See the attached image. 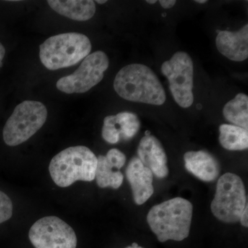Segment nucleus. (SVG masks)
Here are the masks:
<instances>
[{
  "instance_id": "nucleus-18",
  "label": "nucleus",
  "mask_w": 248,
  "mask_h": 248,
  "mask_svg": "<svg viewBox=\"0 0 248 248\" xmlns=\"http://www.w3.org/2000/svg\"><path fill=\"white\" fill-rule=\"evenodd\" d=\"M113 121L120 139L124 140L133 139L141 127V122L138 115L131 112L125 111L113 115Z\"/></svg>"
},
{
  "instance_id": "nucleus-5",
  "label": "nucleus",
  "mask_w": 248,
  "mask_h": 248,
  "mask_svg": "<svg viewBox=\"0 0 248 248\" xmlns=\"http://www.w3.org/2000/svg\"><path fill=\"white\" fill-rule=\"evenodd\" d=\"M46 108L42 102L24 101L16 107L5 124L3 139L9 146H16L27 141L45 124Z\"/></svg>"
},
{
  "instance_id": "nucleus-25",
  "label": "nucleus",
  "mask_w": 248,
  "mask_h": 248,
  "mask_svg": "<svg viewBox=\"0 0 248 248\" xmlns=\"http://www.w3.org/2000/svg\"><path fill=\"white\" fill-rule=\"evenodd\" d=\"M195 2L199 3V4H205V3L208 2L206 0H196Z\"/></svg>"
},
{
  "instance_id": "nucleus-11",
  "label": "nucleus",
  "mask_w": 248,
  "mask_h": 248,
  "mask_svg": "<svg viewBox=\"0 0 248 248\" xmlns=\"http://www.w3.org/2000/svg\"><path fill=\"white\" fill-rule=\"evenodd\" d=\"M138 158L145 167L151 170L153 175L159 179H164L169 174L168 157L164 147L157 138L145 133L140 140L138 148Z\"/></svg>"
},
{
  "instance_id": "nucleus-13",
  "label": "nucleus",
  "mask_w": 248,
  "mask_h": 248,
  "mask_svg": "<svg viewBox=\"0 0 248 248\" xmlns=\"http://www.w3.org/2000/svg\"><path fill=\"white\" fill-rule=\"evenodd\" d=\"M217 50L234 62H244L248 58V24L240 30L220 31L216 38Z\"/></svg>"
},
{
  "instance_id": "nucleus-20",
  "label": "nucleus",
  "mask_w": 248,
  "mask_h": 248,
  "mask_svg": "<svg viewBox=\"0 0 248 248\" xmlns=\"http://www.w3.org/2000/svg\"><path fill=\"white\" fill-rule=\"evenodd\" d=\"M12 215V202L4 192L0 190V224L9 220Z\"/></svg>"
},
{
  "instance_id": "nucleus-12",
  "label": "nucleus",
  "mask_w": 248,
  "mask_h": 248,
  "mask_svg": "<svg viewBox=\"0 0 248 248\" xmlns=\"http://www.w3.org/2000/svg\"><path fill=\"white\" fill-rule=\"evenodd\" d=\"M125 175L133 192L134 202L137 205H143L154 193L153 172L138 157L134 156L129 161Z\"/></svg>"
},
{
  "instance_id": "nucleus-9",
  "label": "nucleus",
  "mask_w": 248,
  "mask_h": 248,
  "mask_svg": "<svg viewBox=\"0 0 248 248\" xmlns=\"http://www.w3.org/2000/svg\"><path fill=\"white\" fill-rule=\"evenodd\" d=\"M31 244L35 248H76L74 230L57 217H46L35 222L29 233Z\"/></svg>"
},
{
  "instance_id": "nucleus-15",
  "label": "nucleus",
  "mask_w": 248,
  "mask_h": 248,
  "mask_svg": "<svg viewBox=\"0 0 248 248\" xmlns=\"http://www.w3.org/2000/svg\"><path fill=\"white\" fill-rule=\"evenodd\" d=\"M53 11L76 21H87L95 14V3L92 0H48Z\"/></svg>"
},
{
  "instance_id": "nucleus-10",
  "label": "nucleus",
  "mask_w": 248,
  "mask_h": 248,
  "mask_svg": "<svg viewBox=\"0 0 248 248\" xmlns=\"http://www.w3.org/2000/svg\"><path fill=\"white\" fill-rule=\"evenodd\" d=\"M125 161L126 156L117 148L110 149L106 156L99 155L94 178L98 186L101 188L120 187L123 184L124 174L120 170Z\"/></svg>"
},
{
  "instance_id": "nucleus-17",
  "label": "nucleus",
  "mask_w": 248,
  "mask_h": 248,
  "mask_svg": "<svg viewBox=\"0 0 248 248\" xmlns=\"http://www.w3.org/2000/svg\"><path fill=\"white\" fill-rule=\"evenodd\" d=\"M223 115L233 125L248 130V97L244 93H239L229 101L223 108Z\"/></svg>"
},
{
  "instance_id": "nucleus-2",
  "label": "nucleus",
  "mask_w": 248,
  "mask_h": 248,
  "mask_svg": "<svg viewBox=\"0 0 248 248\" xmlns=\"http://www.w3.org/2000/svg\"><path fill=\"white\" fill-rule=\"evenodd\" d=\"M192 213L188 200L176 197L153 206L146 219L160 242L182 241L190 234Z\"/></svg>"
},
{
  "instance_id": "nucleus-23",
  "label": "nucleus",
  "mask_w": 248,
  "mask_h": 248,
  "mask_svg": "<svg viewBox=\"0 0 248 248\" xmlns=\"http://www.w3.org/2000/svg\"><path fill=\"white\" fill-rule=\"evenodd\" d=\"M5 53H6V50H5L4 46L1 45V42H0V66H1V62H2L3 59L4 58Z\"/></svg>"
},
{
  "instance_id": "nucleus-27",
  "label": "nucleus",
  "mask_w": 248,
  "mask_h": 248,
  "mask_svg": "<svg viewBox=\"0 0 248 248\" xmlns=\"http://www.w3.org/2000/svg\"><path fill=\"white\" fill-rule=\"evenodd\" d=\"M146 2L150 4H154L156 3V0H147Z\"/></svg>"
},
{
  "instance_id": "nucleus-7",
  "label": "nucleus",
  "mask_w": 248,
  "mask_h": 248,
  "mask_svg": "<svg viewBox=\"0 0 248 248\" xmlns=\"http://www.w3.org/2000/svg\"><path fill=\"white\" fill-rule=\"evenodd\" d=\"M161 73L169 80L170 90L178 105L187 108L194 102V64L186 52L174 53L161 65Z\"/></svg>"
},
{
  "instance_id": "nucleus-4",
  "label": "nucleus",
  "mask_w": 248,
  "mask_h": 248,
  "mask_svg": "<svg viewBox=\"0 0 248 248\" xmlns=\"http://www.w3.org/2000/svg\"><path fill=\"white\" fill-rule=\"evenodd\" d=\"M92 49L87 36L67 32L49 37L40 46L42 64L51 71L68 68L86 58Z\"/></svg>"
},
{
  "instance_id": "nucleus-22",
  "label": "nucleus",
  "mask_w": 248,
  "mask_h": 248,
  "mask_svg": "<svg viewBox=\"0 0 248 248\" xmlns=\"http://www.w3.org/2000/svg\"><path fill=\"white\" fill-rule=\"evenodd\" d=\"M159 4L164 9H170L176 4L175 0H160Z\"/></svg>"
},
{
  "instance_id": "nucleus-26",
  "label": "nucleus",
  "mask_w": 248,
  "mask_h": 248,
  "mask_svg": "<svg viewBox=\"0 0 248 248\" xmlns=\"http://www.w3.org/2000/svg\"><path fill=\"white\" fill-rule=\"evenodd\" d=\"M95 2L98 3L99 4H105V3L107 2V0H103V1H101V0H97Z\"/></svg>"
},
{
  "instance_id": "nucleus-8",
  "label": "nucleus",
  "mask_w": 248,
  "mask_h": 248,
  "mask_svg": "<svg viewBox=\"0 0 248 248\" xmlns=\"http://www.w3.org/2000/svg\"><path fill=\"white\" fill-rule=\"evenodd\" d=\"M108 66L109 59L104 52L89 54L73 74L58 80L57 88L66 94L86 93L102 81Z\"/></svg>"
},
{
  "instance_id": "nucleus-14",
  "label": "nucleus",
  "mask_w": 248,
  "mask_h": 248,
  "mask_svg": "<svg viewBox=\"0 0 248 248\" xmlns=\"http://www.w3.org/2000/svg\"><path fill=\"white\" fill-rule=\"evenodd\" d=\"M184 160L186 169L203 182H214L221 172L218 160L207 151L187 152Z\"/></svg>"
},
{
  "instance_id": "nucleus-3",
  "label": "nucleus",
  "mask_w": 248,
  "mask_h": 248,
  "mask_svg": "<svg viewBox=\"0 0 248 248\" xmlns=\"http://www.w3.org/2000/svg\"><path fill=\"white\" fill-rule=\"evenodd\" d=\"M97 157L86 146H72L55 155L49 172L59 187H66L78 181L91 182L95 178Z\"/></svg>"
},
{
  "instance_id": "nucleus-1",
  "label": "nucleus",
  "mask_w": 248,
  "mask_h": 248,
  "mask_svg": "<svg viewBox=\"0 0 248 248\" xmlns=\"http://www.w3.org/2000/svg\"><path fill=\"white\" fill-rule=\"evenodd\" d=\"M113 86L121 97L130 102L161 106L166 100L159 78L151 68L141 63L122 68L115 77Z\"/></svg>"
},
{
  "instance_id": "nucleus-19",
  "label": "nucleus",
  "mask_w": 248,
  "mask_h": 248,
  "mask_svg": "<svg viewBox=\"0 0 248 248\" xmlns=\"http://www.w3.org/2000/svg\"><path fill=\"white\" fill-rule=\"evenodd\" d=\"M102 138L108 143L115 144L120 141V136L114 125L113 115L107 116L104 120Z\"/></svg>"
},
{
  "instance_id": "nucleus-24",
  "label": "nucleus",
  "mask_w": 248,
  "mask_h": 248,
  "mask_svg": "<svg viewBox=\"0 0 248 248\" xmlns=\"http://www.w3.org/2000/svg\"><path fill=\"white\" fill-rule=\"evenodd\" d=\"M125 248H144L143 247H141V246H139L138 244H136V243H134V244H132L131 246H129L128 247Z\"/></svg>"
},
{
  "instance_id": "nucleus-16",
  "label": "nucleus",
  "mask_w": 248,
  "mask_h": 248,
  "mask_svg": "<svg viewBox=\"0 0 248 248\" xmlns=\"http://www.w3.org/2000/svg\"><path fill=\"white\" fill-rule=\"evenodd\" d=\"M218 140L222 147L228 151H245L248 148V131L232 124H222Z\"/></svg>"
},
{
  "instance_id": "nucleus-6",
  "label": "nucleus",
  "mask_w": 248,
  "mask_h": 248,
  "mask_svg": "<svg viewBox=\"0 0 248 248\" xmlns=\"http://www.w3.org/2000/svg\"><path fill=\"white\" fill-rule=\"evenodd\" d=\"M247 205L246 188L241 177L231 172L223 174L217 182L211 203L214 216L223 223H237Z\"/></svg>"
},
{
  "instance_id": "nucleus-21",
  "label": "nucleus",
  "mask_w": 248,
  "mask_h": 248,
  "mask_svg": "<svg viewBox=\"0 0 248 248\" xmlns=\"http://www.w3.org/2000/svg\"><path fill=\"white\" fill-rule=\"evenodd\" d=\"M248 208L247 205H246V208H245L244 211H243L242 214H241L239 219V221L241 222V225H242L243 226L245 227V228H248Z\"/></svg>"
}]
</instances>
